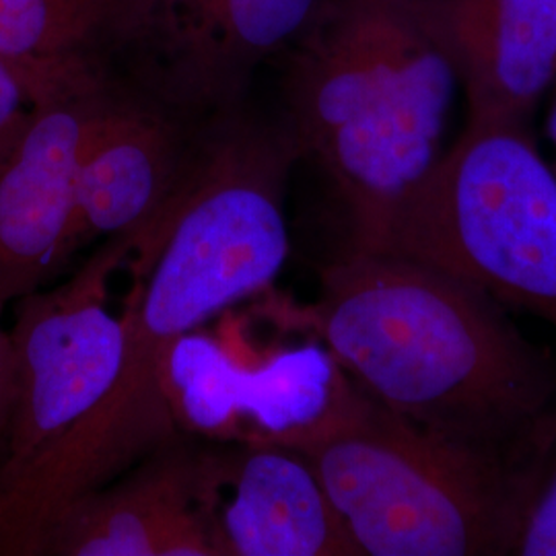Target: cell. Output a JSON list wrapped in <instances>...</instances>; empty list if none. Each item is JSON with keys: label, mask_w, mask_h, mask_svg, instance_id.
Returning <instances> with one entry per match:
<instances>
[{"label": "cell", "mask_w": 556, "mask_h": 556, "mask_svg": "<svg viewBox=\"0 0 556 556\" xmlns=\"http://www.w3.org/2000/svg\"><path fill=\"white\" fill-rule=\"evenodd\" d=\"M299 160L289 126L245 103L197 122L178 192L132 252L118 381L52 456L0 493V556H38L68 505L178 438L165 394L172 349L273 289L291 254L285 200Z\"/></svg>", "instance_id": "obj_1"}, {"label": "cell", "mask_w": 556, "mask_h": 556, "mask_svg": "<svg viewBox=\"0 0 556 556\" xmlns=\"http://www.w3.org/2000/svg\"><path fill=\"white\" fill-rule=\"evenodd\" d=\"M285 332L324 342L386 410L439 438L517 459L556 397V361L475 282L425 260L346 248L314 303L270 293Z\"/></svg>", "instance_id": "obj_2"}, {"label": "cell", "mask_w": 556, "mask_h": 556, "mask_svg": "<svg viewBox=\"0 0 556 556\" xmlns=\"http://www.w3.org/2000/svg\"><path fill=\"white\" fill-rule=\"evenodd\" d=\"M459 79L433 0H326L291 48L287 126L378 250L441 157Z\"/></svg>", "instance_id": "obj_3"}, {"label": "cell", "mask_w": 556, "mask_h": 556, "mask_svg": "<svg viewBox=\"0 0 556 556\" xmlns=\"http://www.w3.org/2000/svg\"><path fill=\"white\" fill-rule=\"evenodd\" d=\"M358 556H507L517 459L439 438L371 397L303 450Z\"/></svg>", "instance_id": "obj_4"}, {"label": "cell", "mask_w": 556, "mask_h": 556, "mask_svg": "<svg viewBox=\"0 0 556 556\" xmlns=\"http://www.w3.org/2000/svg\"><path fill=\"white\" fill-rule=\"evenodd\" d=\"M374 252L431 262L556 328V174L528 122L468 118Z\"/></svg>", "instance_id": "obj_5"}, {"label": "cell", "mask_w": 556, "mask_h": 556, "mask_svg": "<svg viewBox=\"0 0 556 556\" xmlns=\"http://www.w3.org/2000/svg\"><path fill=\"white\" fill-rule=\"evenodd\" d=\"M132 252L130 238L105 239L66 282L20 299L9 330L15 392L2 433L0 493L52 456L118 381L126 324L110 312L108 287Z\"/></svg>", "instance_id": "obj_6"}, {"label": "cell", "mask_w": 556, "mask_h": 556, "mask_svg": "<svg viewBox=\"0 0 556 556\" xmlns=\"http://www.w3.org/2000/svg\"><path fill=\"white\" fill-rule=\"evenodd\" d=\"M165 394L178 431L299 452L349 427L371 404L318 338L275 340L260 357L236 358L202 328L172 349Z\"/></svg>", "instance_id": "obj_7"}, {"label": "cell", "mask_w": 556, "mask_h": 556, "mask_svg": "<svg viewBox=\"0 0 556 556\" xmlns=\"http://www.w3.org/2000/svg\"><path fill=\"white\" fill-rule=\"evenodd\" d=\"M326 0H132L118 56L137 91L188 119L245 103L260 66L291 50Z\"/></svg>", "instance_id": "obj_8"}, {"label": "cell", "mask_w": 556, "mask_h": 556, "mask_svg": "<svg viewBox=\"0 0 556 556\" xmlns=\"http://www.w3.org/2000/svg\"><path fill=\"white\" fill-rule=\"evenodd\" d=\"M114 87L34 103L0 163V312L38 291L71 258L80 157Z\"/></svg>", "instance_id": "obj_9"}, {"label": "cell", "mask_w": 556, "mask_h": 556, "mask_svg": "<svg viewBox=\"0 0 556 556\" xmlns=\"http://www.w3.org/2000/svg\"><path fill=\"white\" fill-rule=\"evenodd\" d=\"M199 498L215 556H358L312 462L293 447H202Z\"/></svg>", "instance_id": "obj_10"}, {"label": "cell", "mask_w": 556, "mask_h": 556, "mask_svg": "<svg viewBox=\"0 0 556 556\" xmlns=\"http://www.w3.org/2000/svg\"><path fill=\"white\" fill-rule=\"evenodd\" d=\"M197 122L114 87L80 157L68 256L98 239L137 248L151 233L178 192Z\"/></svg>", "instance_id": "obj_11"}, {"label": "cell", "mask_w": 556, "mask_h": 556, "mask_svg": "<svg viewBox=\"0 0 556 556\" xmlns=\"http://www.w3.org/2000/svg\"><path fill=\"white\" fill-rule=\"evenodd\" d=\"M200 450L165 443L68 505L38 556H215L199 498Z\"/></svg>", "instance_id": "obj_12"}, {"label": "cell", "mask_w": 556, "mask_h": 556, "mask_svg": "<svg viewBox=\"0 0 556 556\" xmlns=\"http://www.w3.org/2000/svg\"><path fill=\"white\" fill-rule=\"evenodd\" d=\"M468 118L530 122L556 87V0H433Z\"/></svg>", "instance_id": "obj_13"}, {"label": "cell", "mask_w": 556, "mask_h": 556, "mask_svg": "<svg viewBox=\"0 0 556 556\" xmlns=\"http://www.w3.org/2000/svg\"><path fill=\"white\" fill-rule=\"evenodd\" d=\"M132 0H0V60L38 103L112 83Z\"/></svg>", "instance_id": "obj_14"}, {"label": "cell", "mask_w": 556, "mask_h": 556, "mask_svg": "<svg viewBox=\"0 0 556 556\" xmlns=\"http://www.w3.org/2000/svg\"><path fill=\"white\" fill-rule=\"evenodd\" d=\"M507 556H556V397L517 459L516 523Z\"/></svg>", "instance_id": "obj_15"}, {"label": "cell", "mask_w": 556, "mask_h": 556, "mask_svg": "<svg viewBox=\"0 0 556 556\" xmlns=\"http://www.w3.org/2000/svg\"><path fill=\"white\" fill-rule=\"evenodd\" d=\"M34 100L20 73L0 60V163L20 139Z\"/></svg>", "instance_id": "obj_16"}, {"label": "cell", "mask_w": 556, "mask_h": 556, "mask_svg": "<svg viewBox=\"0 0 556 556\" xmlns=\"http://www.w3.org/2000/svg\"><path fill=\"white\" fill-rule=\"evenodd\" d=\"M15 392V351L11 332L2 328V312H0V438L4 433L11 404Z\"/></svg>", "instance_id": "obj_17"}, {"label": "cell", "mask_w": 556, "mask_h": 556, "mask_svg": "<svg viewBox=\"0 0 556 556\" xmlns=\"http://www.w3.org/2000/svg\"><path fill=\"white\" fill-rule=\"evenodd\" d=\"M546 130H548V137L553 140V144H555L556 149V91L555 96H553V101H551V108H548V116H546ZM556 174V165L553 167Z\"/></svg>", "instance_id": "obj_18"}]
</instances>
